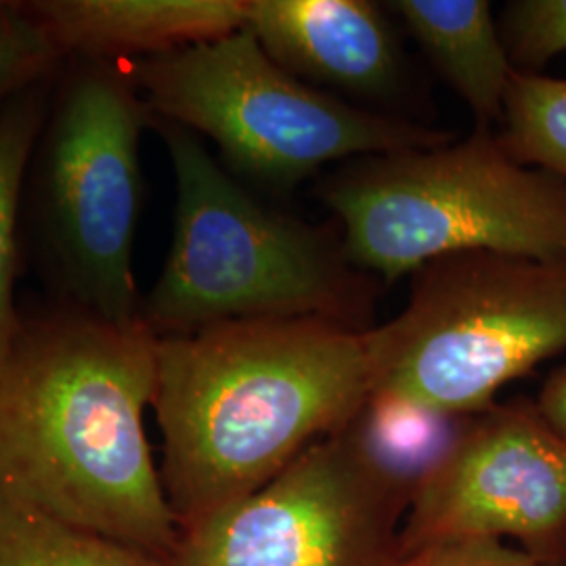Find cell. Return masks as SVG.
<instances>
[{
  "label": "cell",
  "mask_w": 566,
  "mask_h": 566,
  "mask_svg": "<svg viewBox=\"0 0 566 566\" xmlns=\"http://www.w3.org/2000/svg\"><path fill=\"white\" fill-rule=\"evenodd\" d=\"M158 336L55 301L25 311L0 371V493L170 560L181 528L143 413Z\"/></svg>",
  "instance_id": "cell-1"
},
{
  "label": "cell",
  "mask_w": 566,
  "mask_h": 566,
  "mask_svg": "<svg viewBox=\"0 0 566 566\" xmlns=\"http://www.w3.org/2000/svg\"><path fill=\"white\" fill-rule=\"evenodd\" d=\"M371 397L369 329L248 319L158 338L151 407L182 531L269 485Z\"/></svg>",
  "instance_id": "cell-2"
},
{
  "label": "cell",
  "mask_w": 566,
  "mask_h": 566,
  "mask_svg": "<svg viewBox=\"0 0 566 566\" xmlns=\"http://www.w3.org/2000/svg\"><path fill=\"white\" fill-rule=\"evenodd\" d=\"M175 185V233L139 319L185 336L248 319H325L371 329L378 287L336 240L259 200L185 126L154 116Z\"/></svg>",
  "instance_id": "cell-3"
},
{
  "label": "cell",
  "mask_w": 566,
  "mask_h": 566,
  "mask_svg": "<svg viewBox=\"0 0 566 566\" xmlns=\"http://www.w3.org/2000/svg\"><path fill=\"white\" fill-rule=\"evenodd\" d=\"M319 196L348 261L385 282L462 252L566 263V181L518 163L491 128L350 160Z\"/></svg>",
  "instance_id": "cell-4"
},
{
  "label": "cell",
  "mask_w": 566,
  "mask_h": 566,
  "mask_svg": "<svg viewBox=\"0 0 566 566\" xmlns=\"http://www.w3.org/2000/svg\"><path fill=\"white\" fill-rule=\"evenodd\" d=\"M151 122L124 61L70 57L28 168L30 231L55 301L114 324L139 319L133 250Z\"/></svg>",
  "instance_id": "cell-5"
},
{
  "label": "cell",
  "mask_w": 566,
  "mask_h": 566,
  "mask_svg": "<svg viewBox=\"0 0 566 566\" xmlns=\"http://www.w3.org/2000/svg\"><path fill=\"white\" fill-rule=\"evenodd\" d=\"M411 275L403 311L369 329V401L472 416L566 350V263L462 252Z\"/></svg>",
  "instance_id": "cell-6"
},
{
  "label": "cell",
  "mask_w": 566,
  "mask_h": 566,
  "mask_svg": "<svg viewBox=\"0 0 566 566\" xmlns=\"http://www.w3.org/2000/svg\"><path fill=\"white\" fill-rule=\"evenodd\" d=\"M124 65L156 118L202 133L219 145L231 175L273 191H290L325 164L453 142L447 130L301 81L248 28Z\"/></svg>",
  "instance_id": "cell-7"
},
{
  "label": "cell",
  "mask_w": 566,
  "mask_h": 566,
  "mask_svg": "<svg viewBox=\"0 0 566 566\" xmlns=\"http://www.w3.org/2000/svg\"><path fill=\"white\" fill-rule=\"evenodd\" d=\"M411 489L350 424L250 497L182 531L170 566H397Z\"/></svg>",
  "instance_id": "cell-8"
},
{
  "label": "cell",
  "mask_w": 566,
  "mask_h": 566,
  "mask_svg": "<svg viewBox=\"0 0 566 566\" xmlns=\"http://www.w3.org/2000/svg\"><path fill=\"white\" fill-rule=\"evenodd\" d=\"M474 537H512L537 563L566 566V439L531 399L465 416L409 502L401 556Z\"/></svg>",
  "instance_id": "cell-9"
},
{
  "label": "cell",
  "mask_w": 566,
  "mask_h": 566,
  "mask_svg": "<svg viewBox=\"0 0 566 566\" xmlns=\"http://www.w3.org/2000/svg\"><path fill=\"white\" fill-rule=\"evenodd\" d=\"M245 28L266 55L313 86L388 99L401 49L385 11L367 0H248Z\"/></svg>",
  "instance_id": "cell-10"
},
{
  "label": "cell",
  "mask_w": 566,
  "mask_h": 566,
  "mask_svg": "<svg viewBox=\"0 0 566 566\" xmlns=\"http://www.w3.org/2000/svg\"><path fill=\"white\" fill-rule=\"evenodd\" d=\"M65 60L128 61L219 41L248 23V0H15Z\"/></svg>",
  "instance_id": "cell-11"
},
{
  "label": "cell",
  "mask_w": 566,
  "mask_h": 566,
  "mask_svg": "<svg viewBox=\"0 0 566 566\" xmlns=\"http://www.w3.org/2000/svg\"><path fill=\"white\" fill-rule=\"evenodd\" d=\"M464 99L476 128L504 118L516 76L493 9L485 0H395L388 4Z\"/></svg>",
  "instance_id": "cell-12"
},
{
  "label": "cell",
  "mask_w": 566,
  "mask_h": 566,
  "mask_svg": "<svg viewBox=\"0 0 566 566\" xmlns=\"http://www.w3.org/2000/svg\"><path fill=\"white\" fill-rule=\"evenodd\" d=\"M51 81L36 82L0 105V371L20 327L18 214L30 160L51 109Z\"/></svg>",
  "instance_id": "cell-13"
},
{
  "label": "cell",
  "mask_w": 566,
  "mask_h": 566,
  "mask_svg": "<svg viewBox=\"0 0 566 566\" xmlns=\"http://www.w3.org/2000/svg\"><path fill=\"white\" fill-rule=\"evenodd\" d=\"M0 566H170L0 493Z\"/></svg>",
  "instance_id": "cell-14"
},
{
  "label": "cell",
  "mask_w": 566,
  "mask_h": 566,
  "mask_svg": "<svg viewBox=\"0 0 566 566\" xmlns=\"http://www.w3.org/2000/svg\"><path fill=\"white\" fill-rule=\"evenodd\" d=\"M500 139L518 163L566 181V78L516 72Z\"/></svg>",
  "instance_id": "cell-15"
},
{
  "label": "cell",
  "mask_w": 566,
  "mask_h": 566,
  "mask_svg": "<svg viewBox=\"0 0 566 566\" xmlns=\"http://www.w3.org/2000/svg\"><path fill=\"white\" fill-rule=\"evenodd\" d=\"M63 60L15 0H0V105L32 84L53 78Z\"/></svg>",
  "instance_id": "cell-16"
},
{
  "label": "cell",
  "mask_w": 566,
  "mask_h": 566,
  "mask_svg": "<svg viewBox=\"0 0 566 566\" xmlns=\"http://www.w3.org/2000/svg\"><path fill=\"white\" fill-rule=\"evenodd\" d=\"M500 30L516 70L539 72L566 51V0L507 2Z\"/></svg>",
  "instance_id": "cell-17"
},
{
  "label": "cell",
  "mask_w": 566,
  "mask_h": 566,
  "mask_svg": "<svg viewBox=\"0 0 566 566\" xmlns=\"http://www.w3.org/2000/svg\"><path fill=\"white\" fill-rule=\"evenodd\" d=\"M397 566H547L502 539L474 537L420 547L403 554Z\"/></svg>",
  "instance_id": "cell-18"
},
{
  "label": "cell",
  "mask_w": 566,
  "mask_h": 566,
  "mask_svg": "<svg viewBox=\"0 0 566 566\" xmlns=\"http://www.w3.org/2000/svg\"><path fill=\"white\" fill-rule=\"evenodd\" d=\"M535 403L552 428L566 439V365L552 371Z\"/></svg>",
  "instance_id": "cell-19"
}]
</instances>
